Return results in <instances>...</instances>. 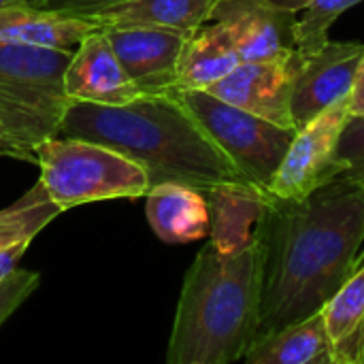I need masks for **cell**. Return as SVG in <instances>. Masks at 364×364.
Listing matches in <instances>:
<instances>
[{"label":"cell","instance_id":"obj_29","mask_svg":"<svg viewBox=\"0 0 364 364\" xmlns=\"http://www.w3.org/2000/svg\"><path fill=\"white\" fill-rule=\"evenodd\" d=\"M271 2H275V4H279V6H284V9H292V11H301L309 0H271Z\"/></svg>","mask_w":364,"mask_h":364},{"label":"cell","instance_id":"obj_21","mask_svg":"<svg viewBox=\"0 0 364 364\" xmlns=\"http://www.w3.org/2000/svg\"><path fill=\"white\" fill-rule=\"evenodd\" d=\"M363 0H309L301 9V17L296 19V51L301 55H311L318 51L331 36V26L352 6Z\"/></svg>","mask_w":364,"mask_h":364},{"label":"cell","instance_id":"obj_12","mask_svg":"<svg viewBox=\"0 0 364 364\" xmlns=\"http://www.w3.org/2000/svg\"><path fill=\"white\" fill-rule=\"evenodd\" d=\"M64 94L68 100L92 105H126L143 96L102 28L87 32L73 51L64 70Z\"/></svg>","mask_w":364,"mask_h":364},{"label":"cell","instance_id":"obj_27","mask_svg":"<svg viewBox=\"0 0 364 364\" xmlns=\"http://www.w3.org/2000/svg\"><path fill=\"white\" fill-rule=\"evenodd\" d=\"M0 154L4 156H15V158H26V160H32L30 154L15 141V136L11 134V130L6 128L2 115H0Z\"/></svg>","mask_w":364,"mask_h":364},{"label":"cell","instance_id":"obj_17","mask_svg":"<svg viewBox=\"0 0 364 364\" xmlns=\"http://www.w3.org/2000/svg\"><path fill=\"white\" fill-rule=\"evenodd\" d=\"M241 64V55L218 21H207L194 30L177 62V90H209Z\"/></svg>","mask_w":364,"mask_h":364},{"label":"cell","instance_id":"obj_11","mask_svg":"<svg viewBox=\"0 0 364 364\" xmlns=\"http://www.w3.org/2000/svg\"><path fill=\"white\" fill-rule=\"evenodd\" d=\"M363 55L364 43L331 38L311 55H303L292 90L294 128L350 94Z\"/></svg>","mask_w":364,"mask_h":364},{"label":"cell","instance_id":"obj_16","mask_svg":"<svg viewBox=\"0 0 364 364\" xmlns=\"http://www.w3.org/2000/svg\"><path fill=\"white\" fill-rule=\"evenodd\" d=\"M218 0H124L92 13H79L98 28L149 26L194 32L211 19Z\"/></svg>","mask_w":364,"mask_h":364},{"label":"cell","instance_id":"obj_18","mask_svg":"<svg viewBox=\"0 0 364 364\" xmlns=\"http://www.w3.org/2000/svg\"><path fill=\"white\" fill-rule=\"evenodd\" d=\"M243 360L247 364H335L322 309L252 343Z\"/></svg>","mask_w":364,"mask_h":364},{"label":"cell","instance_id":"obj_28","mask_svg":"<svg viewBox=\"0 0 364 364\" xmlns=\"http://www.w3.org/2000/svg\"><path fill=\"white\" fill-rule=\"evenodd\" d=\"M45 0H0V9L9 6H43Z\"/></svg>","mask_w":364,"mask_h":364},{"label":"cell","instance_id":"obj_5","mask_svg":"<svg viewBox=\"0 0 364 364\" xmlns=\"http://www.w3.org/2000/svg\"><path fill=\"white\" fill-rule=\"evenodd\" d=\"M70 55L73 51L0 43V115L32 162L34 147L60 130Z\"/></svg>","mask_w":364,"mask_h":364},{"label":"cell","instance_id":"obj_3","mask_svg":"<svg viewBox=\"0 0 364 364\" xmlns=\"http://www.w3.org/2000/svg\"><path fill=\"white\" fill-rule=\"evenodd\" d=\"M260 305L258 241L222 254L209 241L186 273L168 339V364H230L250 350Z\"/></svg>","mask_w":364,"mask_h":364},{"label":"cell","instance_id":"obj_19","mask_svg":"<svg viewBox=\"0 0 364 364\" xmlns=\"http://www.w3.org/2000/svg\"><path fill=\"white\" fill-rule=\"evenodd\" d=\"M335 364H364V252L354 273L322 307Z\"/></svg>","mask_w":364,"mask_h":364},{"label":"cell","instance_id":"obj_14","mask_svg":"<svg viewBox=\"0 0 364 364\" xmlns=\"http://www.w3.org/2000/svg\"><path fill=\"white\" fill-rule=\"evenodd\" d=\"M145 198L147 222L164 243L181 245L209 237V207L203 190L166 181L151 186Z\"/></svg>","mask_w":364,"mask_h":364},{"label":"cell","instance_id":"obj_10","mask_svg":"<svg viewBox=\"0 0 364 364\" xmlns=\"http://www.w3.org/2000/svg\"><path fill=\"white\" fill-rule=\"evenodd\" d=\"M301 60L303 55L296 51L282 62H241L205 92L277 126L294 128L292 90Z\"/></svg>","mask_w":364,"mask_h":364},{"label":"cell","instance_id":"obj_1","mask_svg":"<svg viewBox=\"0 0 364 364\" xmlns=\"http://www.w3.org/2000/svg\"><path fill=\"white\" fill-rule=\"evenodd\" d=\"M254 341L320 311L363 258L364 188L339 175L303 198L271 200L258 222Z\"/></svg>","mask_w":364,"mask_h":364},{"label":"cell","instance_id":"obj_4","mask_svg":"<svg viewBox=\"0 0 364 364\" xmlns=\"http://www.w3.org/2000/svg\"><path fill=\"white\" fill-rule=\"evenodd\" d=\"M38 183L47 198L68 211L113 198H139L151 188L147 173L124 154L75 136H47L34 147Z\"/></svg>","mask_w":364,"mask_h":364},{"label":"cell","instance_id":"obj_15","mask_svg":"<svg viewBox=\"0 0 364 364\" xmlns=\"http://www.w3.org/2000/svg\"><path fill=\"white\" fill-rule=\"evenodd\" d=\"M96 28L83 15L43 6L0 9V43L75 51L81 38Z\"/></svg>","mask_w":364,"mask_h":364},{"label":"cell","instance_id":"obj_20","mask_svg":"<svg viewBox=\"0 0 364 364\" xmlns=\"http://www.w3.org/2000/svg\"><path fill=\"white\" fill-rule=\"evenodd\" d=\"M60 213V207L51 203L43 186L36 183L15 205L0 211V250L17 241H32Z\"/></svg>","mask_w":364,"mask_h":364},{"label":"cell","instance_id":"obj_24","mask_svg":"<svg viewBox=\"0 0 364 364\" xmlns=\"http://www.w3.org/2000/svg\"><path fill=\"white\" fill-rule=\"evenodd\" d=\"M124 0H45L43 9H51V11H62V13H92L111 4H117Z\"/></svg>","mask_w":364,"mask_h":364},{"label":"cell","instance_id":"obj_9","mask_svg":"<svg viewBox=\"0 0 364 364\" xmlns=\"http://www.w3.org/2000/svg\"><path fill=\"white\" fill-rule=\"evenodd\" d=\"M102 30L141 94L177 92V62L192 32L149 26H105Z\"/></svg>","mask_w":364,"mask_h":364},{"label":"cell","instance_id":"obj_6","mask_svg":"<svg viewBox=\"0 0 364 364\" xmlns=\"http://www.w3.org/2000/svg\"><path fill=\"white\" fill-rule=\"evenodd\" d=\"M177 96L235 171L269 190L296 128L277 126L205 90H177Z\"/></svg>","mask_w":364,"mask_h":364},{"label":"cell","instance_id":"obj_25","mask_svg":"<svg viewBox=\"0 0 364 364\" xmlns=\"http://www.w3.org/2000/svg\"><path fill=\"white\" fill-rule=\"evenodd\" d=\"M30 243H32V241H17V243L9 245V247H4V250H0V282H2L11 271L17 269V264H19V260L23 258V254H26V250L30 247Z\"/></svg>","mask_w":364,"mask_h":364},{"label":"cell","instance_id":"obj_8","mask_svg":"<svg viewBox=\"0 0 364 364\" xmlns=\"http://www.w3.org/2000/svg\"><path fill=\"white\" fill-rule=\"evenodd\" d=\"M296 19L271 0H218L209 21L228 30L241 62H282L296 53Z\"/></svg>","mask_w":364,"mask_h":364},{"label":"cell","instance_id":"obj_7","mask_svg":"<svg viewBox=\"0 0 364 364\" xmlns=\"http://www.w3.org/2000/svg\"><path fill=\"white\" fill-rule=\"evenodd\" d=\"M350 119L348 96L296 128V134L273 175L269 192L279 198H303L341 175L337 145Z\"/></svg>","mask_w":364,"mask_h":364},{"label":"cell","instance_id":"obj_26","mask_svg":"<svg viewBox=\"0 0 364 364\" xmlns=\"http://www.w3.org/2000/svg\"><path fill=\"white\" fill-rule=\"evenodd\" d=\"M348 102H350V115H364V55L358 64L352 90L348 94Z\"/></svg>","mask_w":364,"mask_h":364},{"label":"cell","instance_id":"obj_13","mask_svg":"<svg viewBox=\"0 0 364 364\" xmlns=\"http://www.w3.org/2000/svg\"><path fill=\"white\" fill-rule=\"evenodd\" d=\"M209 207V241L222 254H237L256 239L258 222L271 192L256 183L235 179L203 190Z\"/></svg>","mask_w":364,"mask_h":364},{"label":"cell","instance_id":"obj_23","mask_svg":"<svg viewBox=\"0 0 364 364\" xmlns=\"http://www.w3.org/2000/svg\"><path fill=\"white\" fill-rule=\"evenodd\" d=\"M41 275L28 269H15L0 282V326L17 311V307L38 288Z\"/></svg>","mask_w":364,"mask_h":364},{"label":"cell","instance_id":"obj_2","mask_svg":"<svg viewBox=\"0 0 364 364\" xmlns=\"http://www.w3.org/2000/svg\"><path fill=\"white\" fill-rule=\"evenodd\" d=\"M58 134L87 139L124 154L147 173L151 186L177 181L207 190L243 179L177 92L143 94L126 105L68 100Z\"/></svg>","mask_w":364,"mask_h":364},{"label":"cell","instance_id":"obj_22","mask_svg":"<svg viewBox=\"0 0 364 364\" xmlns=\"http://www.w3.org/2000/svg\"><path fill=\"white\" fill-rule=\"evenodd\" d=\"M341 175L364 188V115H350L337 145Z\"/></svg>","mask_w":364,"mask_h":364}]
</instances>
